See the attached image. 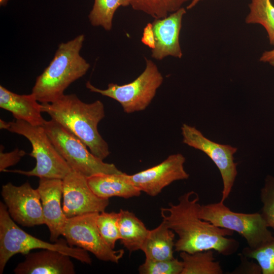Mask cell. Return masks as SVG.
I'll return each instance as SVG.
<instances>
[{
	"instance_id": "8992f818",
	"label": "cell",
	"mask_w": 274,
	"mask_h": 274,
	"mask_svg": "<svg viewBox=\"0 0 274 274\" xmlns=\"http://www.w3.org/2000/svg\"><path fill=\"white\" fill-rule=\"evenodd\" d=\"M199 217L214 225L237 232L252 250L259 248L273 237L260 213L233 212L224 202L200 205Z\"/></svg>"
},
{
	"instance_id": "e575fe53",
	"label": "cell",
	"mask_w": 274,
	"mask_h": 274,
	"mask_svg": "<svg viewBox=\"0 0 274 274\" xmlns=\"http://www.w3.org/2000/svg\"><path fill=\"white\" fill-rule=\"evenodd\" d=\"M9 0H0V6H5L7 5Z\"/></svg>"
},
{
	"instance_id": "8fae6325",
	"label": "cell",
	"mask_w": 274,
	"mask_h": 274,
	"mask_svg": "<svg viewBox=\"0 0 274 274\" xmlns=\"http://www.w3.org/2000/svg\"><path fill=\"white\" fill-rule=\"evenodd\" d=\"M1 194L16 223L28 227L45 224L40 194L28 182L19 186L10 182L4 185Z\"/></svg>"
},
{
	"instance_id": "f546056e",
	"label": "cell",
	"mask_w": 274,
	"mask_h": 274,
	"mask_svg": "<svg viewBox=\"0 0 274 274\" xmlns=\"http://www.w3.org/2000/svg\"><path fill=\"white\" fill-rule=\"evenodd\" d=\"M142 42L151 49L155 48V39L153 29L152 23H148L144 27Z\"/></svg>"
},
{
	"instance_id": "d6986e66",
	"label": "cell",
	"mask_w": 274,
	"mask_h": 274,
	"mask_svg": "<svg viewBox=\"0 0 274 274\" xmlns=\"http://www.w3.org/2000/svg\"><path fill=\"white\" fill-rule=\"evenodd\" d=\"M175 237V232L162 221L157 227L149 230L141 250L147 259L156 260L173 259Z\"/></svg>"
},
{
	"instance_id": "9a60e30c",
	"label": "cell",
	"mask_w": 274,
	"mask_h": 274,
	"mask_svg": "<svg viewBox=\"0 0 274 274\" xmlns=\"http://www.w3.org/2000/svg\"><path fill=\"white\" fill-rule=\"evenodd\" d=\"M37 190L40 194L45 224L50 232V239L56 242L67 218L61 206L62 180L58 179L40 178Z\"/></svg>"
},
{
	"instance_id": "6da1fadb",
	"label": "cell",
	"mask_w": 274,
	"mask_h": 274,
	"mask_svg": "<svg viewBox=\"0 0 274 274\" xmlns=\"http://www.w3.org/2000/svg\"><path fill=\"white\" fill-rule=\"evenodd\" d=\"M199 197L193 191L179 197L178 203H169L160 209L161 215L168 228L178 235L175 251L193 253L212 250L224 255L235 253L238 242L231 236L233 231L217 227L199 216Z\"/></svg>"
},
{
	"instance_id": "1f68e13d",
	"label": "cell",
	"mask_w": 274,
	"mask_h": 274,
	"mask_svg": "<svg viewBox=\"0 0 274 274\" xmlns=\"http://www.w3.org/2000/svg\"><path fill=\"white\" fill-rule=\"evenodd\" d=\"M259 60L274 66V48L271 50L264 51L260 56Z\"/></svg>"
},
{
	"instance_id": "cb8c5ba5",
	"label": "cell",
	"mask_w": 274,
	"mask_h": 274,
	"mask_svg": "<svg viewBox=\"0 0 274 274\" xmlns=\"http://www.w3.org/2000/svg\"><path fill=\"white\" fill-rule=\"evenodd\" d=\"M189 1L192 0H131L130 6L135 10L159 19L178 10Z\"/></svg>"
},
{
	"instance_id": "5b68a950",
	"label": "cell",
	"mask_w": 274,
	"mask_h": 274,
	"mask_svg": "<svg viewBox=\"0 0 274 274\" xmlns=\"http://www.w3.org/2000/svg\"><path fill=\"white\" fill-rule=\"evenodd\" d=\"M8 130L23 135L30 142L32 150L29 155L36 159V165L30 170L6 169L4 172L40 178L62 180L72 170L54 146L43 126L32 125L16 119L9 122Z\"/></svg>"
},
{
	"instance_id": "44dd1931",
	"label": "cell",
	"mask_w": 274,
	"mask_h": 274,
	"mask_svg": "<svg viewBox=\"0 0 274 274\" xmlns=\"http://www.w3.org/2000/svg\"><path fill=\"white\" fill-rule=\"evenodd\" d=\"M183 264L181 274H222L219 262L215 260L212 250L189 253L180 252Z\"/></svg>"
},
{
	"instance_id": "e0dca14e",
	"label": "cell",
	"mask_w": 274,
	"mask_h": 274,
	"mask_svg": "<svg viewBox=\"0 0 274 274\" xmlns=\"http://www.w3.org/2000/svg\"><path fill=\"white\" fill-rule=\"evenodd\" d=\"M0 107L10 112L15 119L32 125L43 126L46 121L41 115V104L32 93L18 94L1 85Z\"/></svg>"
},
{
	"instance_id": "30bf717a",
	"label": "cell",
	"mask_w": 274,
	"mask_h": 274,
	"mask_svg": "<svg viewBox=\"0 0 274 274\" xmlns=\"http://www.w3.org/2000/svg\"><path fill=\"white\" fill-rule=\"evenodd\" d=\"M181 131L183 143L204 153L217 167L223 183L220 201L224 202L232 191L237 174V163L233 156L237 148L214 142L195 127L186 124L182 125Z\"/></svg>"
},
{
	"instance_id": "7402d4cb",
	"label": "cell",
	"mask_w": 274,
	"mask_h": 274,
	"mask_svg": "<svg viewBox=\"0 0 274 274\" xmlns=\"http://www.w3.org/2000/svg\"><path fill=\"white\" fill-rule=\"evenodd\" d=\"M247 24H259L265 29L269 43L274 46V6L270 0H251Z\"/></svg>"
},
{
	"instance_id": "ac0fdd59",
	"label": "cell",
	"mask_w": 274,
	"mask_h": 274,
	"mask_svg": "<svg viewBox=\"0 0 274 274\" xmlns=\"http://www.w3.org/2000/svg\"><path fill=\"white\" fill-rule=\"evenodd\" d=\"M87 182L93 193L102 198L116 196L127 199L141 193L124 173L96 175L87 178Z\"/></svg>"
},
{
	"instance_id": "52a82bcc",
	"label": "cell",
	"mask_w": 274,
	"mask_h": 274,
	"mask_svg": "<svg viewBox=\"0 0 274 274\" xmlns=\"http://www.w3.org/2000/svg\"><path fill=\"white\" fill-rule=\"evenodd\" d=\"M43 126L72 169L87 178L99 174L123 173L115 164L104 162L95 156L78 138L54 120H46Z\"/></svg>"
},
{
	"instance_id": "5bb4252c",
	"label": "cell",
	"mask_w": 274,
	"mask_h": 274,
	"mask_svg": "<svg viewBox=\"0 0 274 274\" xmlns=\"http://www.w3.org/2000/svg\"><path fill=\"white\" fill-rule=\"evenodd\" d=\"M186 13V9L182 7L166 17L155 19L152 22L155 46L152 49V57L158 60L169 56L182 58L179 36Z\"/></svg>"
},
{
	"instance_id": "7a4b0ae2",
	"label": "cell",
	"mask_w": 274,
	"mask_h": 274,
	"mask_svg": "<svg viewBox=\"0 0 274 274\" xmlns=\"http://www.w3.org/2000/svg\"><path fill=\"white\" fill-rule=\"evenodd\" d=\"M42 112L78 138L96 157L104 160L110 154L109 145L99 134L97 126L105 117L103 103L82 101L75 94H64L51 103H41Z\"/></svg>"
},
{
	"instance_id": "ba28073f",
	"label": "cell",
	"mask_w": 274,
	"mask_h": 274,
	"mask_svg": "<svg viewBox=\"0 0 274 274\" xmlns=\"http://www.w3.org/2000/svg\"><path fill=\"white\" fill-rule=\"evenodd\" d=\"M163 81V76L156 64L146 58L145 70L130 83L123 85L111 83L107 88L101 89L87 81L86 87L91 92L117 101L124 112L130 114L145 110L154 98Z\"/></svg>"
},
{
	"instance_id": "9c48e42d",
	"label": "cell",
	"mask_w": 274,
	"mask_h": 274,
	"mask_svg": "<svg viewBox=\"0 0 274 274\" xmlns=\"http://www.w3.org/2000/svg\"><path fill=\"white\" fill-rule=\"evenodd\" d=\"M99 213H90L67 218L62 235L70 246H76L91 252L100 260L118 263L123 256L124 250H115L105 242L96 223Z\"/></svg>"
},
{
	"instance_id": "f1b7e54d",
	"label": "cell",
	"mask_w": 274,
	"mask_h": 274,
	"mask_svg": "<svg viewBox=\"0 0 274 274\" xmlns=\"http://www.w3.org/2000/svg\"><path fill=\"white\" fill-rule=\"evenodd\" d=\"M25 154L24 150L18 149L5 153L1 147L0 171L4 172L7 167L17 164Z\"/></svg>"
},
{
	"instance_id": "ffe728a7",
	"label": "cell",
	"mask_w": 274,
	"mask_h": 274,
	"mask_svg": "<svg viewBox=\"0 0 274 274\" xmlns=\"http://www.w3.org/2000/svg\"><path fill=\"white\" fill-rule=\"evenodd\" d=\"M119 214L121 244L130 252L141 250L149 230L132 212L121 209Z\"/></svg>"
},
{
	"instance_id": "836d02e7",
	"label": "cell",
	"mask_w": 274,
	"mask_h": 274,
	"mask_svg": "<svg viewBox=\"0 0 274 274\" xmlns=\"http://www.w3.org/2000/svg\"><path fill=\"white\" fill-rule=\"evenodd\" d=\"M202 0H192L191 3L187 7V9L189 10L195 7L199 2Z\"/></svg>"
},
{
	"instance_id": "d6a6232c",
	"label": "cell",
	"mask_w": 274,
	"mask_h": 274,
	"mask_svg": "<svg viewBox=\"0 0 274 274\" xmlns=\"http://www.w3.org/2000/svg\"><path fill=\"white\" fill-rule=\"evenodd\" d=\"M9 127V122H6L3 120H0V128L1 129L8 130Z\"/></svg>"
},
{
	"instance_id": "4316f807",
	"label": "cell",
	"mask_w": 274,
	"mask_h": 274,
	"mask_svg": "<svg viewBox=\"0 0 274 274\" xmlns=\"http://www.w3.org/2000/svg\"><path fill=\"white\" fill-rule=\"evenodd\" d=\"M182 270V261L175 258L161 260L146 258L139 267L141 274H181Z\"/></svg>"
},
{
	"instance_id": "277c9868",
	"label": "cell",
	"mask_w": 274,
	"mask_h": 274,
	"mask_svg": "<svg viewBox=\"0 0 274 274\" xmlns=\"http://www.w3.org/2000/svg\"><path fill=\"white\" fill-rule=\"evenodd\" d=\"M37 249L59 251L82 263L91 264L87 251L70 246L67 241L58 239L50 243L39 239L21 229L10 217L5 204L0 203V273H3L9 259L16 254L26 255Z\"/></svg>"
},
{
	"instance_id": "484cf974",
	"label": "cell",
	"mask_w": 274,
	"mask_h": 274,
	"mask_svg": "<svg viewBox=\"0 0 274 274\" xmlns=\"http://www.w3.org/2000/svg\"><path fill=\"white\" fill-rule=\"evenodd\" d=\"M242 254L255 260L261 268V273L274 274V235L270 241L258 249L245 248Z\"/></svg>"
},
{
	"instance_id": "4fadbf2b",
	"label": "cell",
	"mask_w": 274,
	"mask_h": 274,
	"mask_svg": "<svg viewBox=\"0 0 274 274\" xmlns=\"http://www.w3.org/2000/svg\"><path fill=\"white\" fill-rule=\"evenodd\" d=\"M185 160L181 153L172 154L160 163L134 174L128 175V178L141 192L155 196L172 183L189 178V175L184 167Z\"/></svg>"
},
{
	"instance_id": "d4e9b609",
	"label": "cell",
	"mask_w": 274,
	"mask_h": 274,
	"mask_svg": "<svg viewBox=\"0 0 274 274\" xmlns=\"http://www.w3.org/2000/svg\"><path fill=\"white\" fill-rule=\"evenodd\" d=\"M119 217V212L108 213L104 211L98 214L96 220L97 228L101 236L106 244L113 249L116 242L120 239Z\"/></svg>"
},
{
	"instance_id": "4dcf8cb0",
	"label": "cell",
	"mask_w": 274,
	"mask_h": 274,
	"mask_svg": "<svg viewBox=\"0 0 274 274\" xmlns=\"http://www.w3.org/2000/svg\"><path fill=\"white\" fill-rule=\"evenodd\" d=\"M242 264L240 269H245L244 272L249 273H261V268L258 264L253 262H249L248 260L245 261L244 259H242Z\"/></svg>"
},
{
	"instance_id": "603a6c76",
	"label": "cell",
	"mask_w": 274,
	"mask_h": 274,
	"mask_svg": "<svg viewBox=\"0 0 274 274\" xmlns=\"http://www.w3.org/2000/svg\"><path fill=\"white\" fill-rule=\"evenodd\" d=\"M131 0H94L88 18L93 26L111 30L114 14L120 7L130 6Z\"/></svg>"
},
{
	"instance_id": "3957f363",
	"label": "cell",
	"mask_w": 274,
	"mask_h": 274,
	"mask_svg": "<svg viewBox=\"0 0 274 274\" xmlns=\"http://www.w3.org/2000/svg\"><path fill=\"white\" fill-rule=\"evenodd\" d=\"M85 36L79 35L60 43L52 60L39 76L32 92L41 103L53 102L64 94L74 82L84 76L90 64L81 55Z\"/></svg>"
},
{
	"instance_id": "83f0119b",
	"label": "cell",
	"mask_w": 274,
	"mask_h": 274,
	"mask_svg": "<svg viewBox=\"0 0 274 274\" xmlns=\"http://www.w3.org/2000/svg\"><path fill=\"white\" fill-rule=\"evenodd\" d=\"M260 198L262 206L261 215L268 228L274 230V177L266 176L260 190Z\"/></svg>"
},
{
	"instance_id": "7c38bea8",
	"label": "cell",
	"mask_w": 274,
	"mask_h": 274,
	"mask_svg": "<svg viewBox=\"0 0 274 274\" xmlns=\"http://www.w3.org/2000/svg\"><path fill=\"white\" fill-rule=\"evenodd\" d=\"M62 180V210L66 218L105 211L109 199L99 197L90 188L87 178L72 169Z\"/></svg>"
},
{
	"instance_id": "2e32d148",
	"label": "cell",
	"mask_w": 274,
	"mask_h": 274,
	"mask_svg": "<svg viewBox=\"0 0 274 274\" xmlns=\"http://www.w3.org/2000/svg\"><path fill=\"white\" fill-rule=\"evenodd\" d=\"M70 256L59 251L43 249L29 252L14 269L16 274H75Z\"/></svg>"
}]
</instances>
